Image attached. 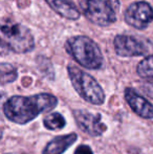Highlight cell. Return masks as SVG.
I'll return each mask as SVG.
<instances>
[{
    "label": "cell",
    "mask_w": 153,
    "mask_h": 154,
    "mask_svg": "<svg viewBox=\"0 0 153 154\" xmlns=\"http://www.w3.org/2000/svg\"><path fill=\"white\" fill-rule=\"evenodd\" d=\"M58 105V99L51 93H37L34 95H13L3 104L2 111L8 121L25 125L39 114L53 110Z\"/></svg>",
    "instance_id": "6da1fadb"
},
{
    "label": "cell",
    "mask_w": 153,
    "mask_h": 154,
    "mask_svg": "<svg viewBox=\"0 0 153 154\" xmlns=\"http://www.w3.org/2000/svg\"><path fill=\"white\" fill-rule=\"evenodd\" d=\"M113 47L118 56L123 58L141 57L150 51L149 42L132 35H116L113 39Z\"/></svg>",
    "instance_id": "8992f818"
},
{
    "label": "cell",
    "mask_w": 153,
    "mask_h": 154,
    "mask_svg": "<svg viewBox=\"0 0 153 154\" xmlns=\"http://www.w3.org/2000/svg\"><path fill=\"white\" fill-rule=\"evenodd\" d=\"M65 51L84 68L98 70L104 65V56L100 46L87 36L69 37L65 42Z\"/></svg>",
    "instance_id": "7a4b0ae2"
},
{
    "label": "cell",
    "mask_w": 153,
    "mask_h": 154,
    "mask_svg": "<svg viewBox=\"0 0 153 154\" xmlns=\"http://www.w3.org/2000/svg\"><path fill=\"white\" fill-rule=\"evenodd\" d=\"M0 70H1V85L13 83L18 78L17 68L10 63H1Z\"/></svg>",
    "instance_id": "5bb4252c"
},
{
    "label": "cell",
    "mask_w": 153,
    "mask_h": 154,
    "mask_svg": "<svg viewBox=\"0 0 153 154\" xmlns=\"http://www.w3.org/2000/svg\"><path fill=\"white\" fill-rule=\"evenodd\" d=\"M67 73L72 87L84 101L92 105L104 104L106 97L104 90L91 75L75 65H68Z\"/></svg>",
    "instance_id": "3957f363"
},
{
    "label": "cell",
    "mask_w": 153,
    "mask_h": 154,
    "mask_svg": "<svg viewBox=\"0 0 153 154\" xmlns=\"http://www.w3.org/2000/svg\"><path fill=\"white\" fill-rule=\"evenodd\" d=\"M43 125L46 129L48 130H61L65 127L66 121L64 116L59 112H51L47 116H44L43 119Z\"/></svg>",
    "instance_id": "7c38bea8"
},
{
    "label": "cell",
    "mask_w": 153,
    "mask_h": 154,
    "mask_svg": "<svg viewBox=\"0 0 153 154\" xmlns=\"http://www.w3.org/2000/svg\"><path fill=\"white\" fill-rule=\"evenodd\" d=\"M78 140V134L72 133L56 136L55 138L47 143L43 149L42 154H63L69 147H72Z\"/></svg>",
    "instance_id": "8fae6325"
},
{
    "label": "cell",
    "mask_w": 153,
    "mask_h": 154,
    "mask_svg": "<svg viewBox=\"0 0 153 154\" xmlns=\"http://www.w3.org/2000/svg\"><path fill=\"white\" fill-rule=\"evenodd\" d=\"M2 46L16 54H26L35 48V38L31 29L21 23L1 26Z\"/></svg>",
    "instance_id": "5b68a950"
},
{
    "label": "cell",
    "mask_w": 153,
    "mask_h": 154,
    "mask_svg": "<svg viewBox=\"0 0 153 154\" xmlns=\"http://www.w3.org/2000/svg\"><path fill=\"white\" fill-rule=\"evenodd\" d=\"M124 18L128 25L135 29L143 31L153 21V8L146 1H134L126 8Z\"/></svg>",
    "instance_id": "52a82bcc"
},
{
    "label": "cell",
    "mask_w": 153,
    "mask_h": 154,
    "mask_svg": "<svg viewBox=\"0 0 153 154\" xmlns=\"http://www.w3.org/2000/svg\"><path fill=\"white\" fill-rule=\"evenodd\" d=\"M78 127L92 137H98L104 134L107 126L102 122L101 114H94L85 109H76L72 111Z\"/></svg>",
    "instance_id": "ba28073f"
},
{
    "label": "cell",
    "mask_w": 153,
    "mask_h": 154,
    "mask_svg": "<svg viewBox=\"0 0 153 154\" xmlns=\"http://www.w3.org/2000/svg\"><path fill=\"white\" fill-rule=\"evenodd\" d=\"M74 154H93V151L87 145H81L76 149Z\"/></svg>",
    "instance_id": "2e32d148"
},
{
    "label": "cell",
    "mask_w": 153,
    "mask_h": 154,
    "mask_svg": "<svg viewBox=\"0 0 153 154\" xmlns=\"http://www.w3.org/2000/svg\"><path fill=\"white\" fill-rule=\"evenodd\" d=\"M141 89L142 91L145 93L148 97L153 100V82H144L143 84H141Z\"/></svg>",
    "instance_id": "9a60e30c"
},
{
    "label": "cell",
    "mask_w": 153,
    "mask_h": 154,
    "mask_svg": "<svg viewBox=\"0 0 153 154\" xmlns=\"http://www.w3.org/2000/svg\"><path fill=\"white\" fill-rule=\"evenodd\" d=\"M81 10L84 16L98 26H110L115 23L121 8L120 0H82Z\"/></svg>",
    "instance_id": "277c9868"
},
{
    "label": "cell",
    "mask_w": 153,
    "mask_h": 154,
    "mask_svg": "<svg viewBox=\"0 0 153 154\" xmlns=\"http://www.w3.org/2000/svg\"><path fill=\"white\" fill-rule=\"evenodd\" d=\"M48 6L62 18L76 21L81 17V12L72 0H45Z\"/></svg>",
    "instance_id": "30bf717a"
},
{
    "label": "cell",
    "mask_w": 153,
    "mask_h": 154,
    "mask_svg": "<svg viewBox=\"0 0 153 154\" xmlns=\"http://www.w3.org/2000/svg\"><path fill=\"white\" fill-rule=\"evenodd\" d=\"M136 73L142 79L153 81V55L145 57L137 64Z\"/></svg>",
    "instance_id": "4fadbf2b"
},
{
    "label": "cell",
    "mask_w": 153,
    "mask_h": 154,
    "mask_svg": "<svg viewBox=\"0 0 153 154\" xmlns=\"http://www.w3.org/2000/svg\"><path fill=\"white\" fill-rule=\"evenodd\" d=\"M3 154H31V153L22 152V151H19V152H10V153H3Z\"/></svg>",
    "instance_id": "e0dca14e"
},
{
    "label": "cell",
    "mask_w": 153,
    "mask_h": 154,
    "mask_svg": "<svg viewBox=\"0 0 153 154\" xmlns=\"http://www.w3.org/2000/svg\"><path fill=\"white\" fill-rule=\"evenodd\" d=\"M125 101L129 105L133 112L146 120L153 119V105L146 97L139 94L136 90L131 87H127L124 90Z\"/></svg>",
    "instance_id": "9c48e42d"
}]
</instances>
